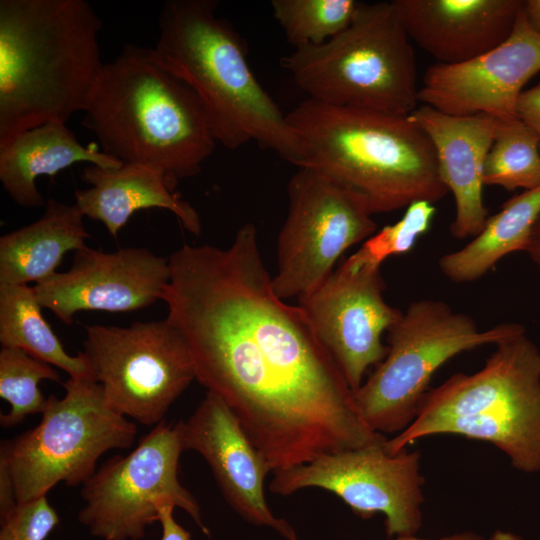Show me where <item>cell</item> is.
<instances>
[{"instance_id":"cell-1","label":"cell","mask_w":540,"mask_h":540,"mask_svg":"<svg viewBox=\"0 0 540 540\" xmlns=\"http://www.w3.org/2000/svg\"><path fill=\"white\" fill-rule=\"evenodd\" d=\"M160 300L195 378L232 410L273 472L360 445L353 390L304 311L279 298L254 224L227 248L184 244Z\"/></svg>"},{"instance_id":"cell-2","label":"cell","mask_w":540,"mask_h":540,"mask_svg":"<svg viewBox=\"0 0 540 540\" xmlns=\"http://www.w3.org/2000/svg\"><path fill=\"white\" fill-rule=\"evenodd\" d=\"M85 0H0V145L84 111L105 63Z\"/></svg>"},{"instance_id":"cell-3","label":"cell","mask_w":540,"mask_h":540,"mask_svg":"<svg viewBox=\"0 0 540 540\" xmlns=\"http://www.w3.org/2000/svg\"><path fill=\"white\" fill-rule=\"evenodd\" d=\"M216 0H167L151 59L202 102L216 142L237 149L251 141L298 167L299 138L286 114L253 74L244 39L216 14Z\"/></svg>"},{"instance_id":"cell-4","label":"cell","mask_w":540,"mask_h":540,"mask_svg":"<svg viewBox=\"0 0 540 540\" xmlns=\"http://www.w3.org/2000/svg\"><path fill=\"white\" fill-rule=\"evenodd\" d=\"M83 112L81 124L104 154L157 171L172 191L197 175L215 149L195 92L134 44L104 64Z\"/></svg>"},{"instance_id":"cell-5","label":"cell","mask_w":540,"mask_h":540,"mask_svg":"<svg viewBox=\"0 0 540 540\" xmlns=\"http://www.w3.org/2000/svg\"><path fill=\"white\" fill-rule=\"evenodd\" d=\"M286 119L300 141L298 167L326 174L371 215L417 201L434 204L449 193L431 140L408 117L307 98Z\"/></svg>"},{"instance_id":"cell-6","label":"cell","mask_w":540,"mask_h":540,"mask_svg":"<svg viewBox=\"0 0 540 540\" xmlns=\"http://www.w3.org/2000/svg\"><path fill=\"white\" fill-rule=\"evenodd\" d=\"M454 434L491 443L524 473L540 472V351L525 332L496 344L483 367L429 390L414 421L385 446Z\"/></svg>"},{"instance_id":"cell-7","label":"cell","mask_w":540,"mask_h":540,"mask_svg":"<svg viewBox=\"0 0 540 540\" xmlns=\"http://www.w3.org/2000/svg\"><path fill=\"white\" fill-rule=\"evenodd\" d=\"M280 64L309 99L323 104L400 117L417 108L416 57L394 0L359 2L345 30L294 49Z\"/></svg>"},{"instance_id":"cell-8","label":"cell","mask_w":540,"mask_h":540,"mask_svg":"<svg viewBox=\"0 0 540 540\" xmlns=\"http://www.w3.org/2000/svg\"><path fill=\"white\" fill-rule=\"evenodd\" d=\"M525 332L517 323L479 330L474 320L439 300L413 301L388 329V352L353 390L364 422L380 434H399L416 418L432 376L461 352Z\"/></svg>"},{"instance_id":"cell-9","label":"cell","mask_w":540,"mask_h":540,"mask_svg":"<svg viewBox=\"0 0 540 540\" xmlns=\"http://www.w3.org/2000/svg\"><path fill=\"white\" fill-rule=\"evenodd\" d=\"M62 385L65 395L47 398L37 426L1 443L0 469L17 503L46 496L59 482L83 484L101 455L134 443L135 423L108 405L98 382L69 378Z\"/></svg>"},{"instance_id":"cell-10","label":"cell","mask_w":540,"mask_h":540,"mask_svg":"<svg viewBox=\"0 0 540 540\" xmlns=\"http://www.w3.org/2000/svg\"><path fill=\"white\" fill-rule=\"evenodd\" d=\"M183 421H162L127 455L108 459L82 484L78 521L102 540H140L159 520L160 508L183 509L210 536L201 508L179 481Z\"/></svg>"},{"instance_id":"cell-11","label":"cell","mask_w":540,"mask_h":540,"mask_svg":"<svg viewBox=\"0 0 540 540\" xmlns=\"http://www.w3.org/2000/svg\"><path fill=\"white\" fill-rule=\"evenodd\" d=\"M84 353L108 405L151 426L164 421L195 378L189 349L168 321L86 325Z\"/></svg>"},{"instance_id":"cell-12","label":"cell","mask_w":540,"mask_h":540,"mask_svg":"<svg viewBox=\"0 0 540 540\" xmlns=\"http://www.w3.org/2000/svg\"><path fill=\"white\" fill-rule=\"evenodd\" d=\"M288 214L277 239L275 294L285 300L316 289L351 246L377 232L364 203L310 167H298L287 185Z\"/></svg>"},{"instance_id":"cell-13","label":"cell","mask_w":540,"mask_h":540,"mask_svg":"<svg viewBox=\"0 0 540 540\" xmlns=\"http://www.w3.org/2000/svg\"><path fill=\"white\" fill-rule=\"evenodd\" d=\"M386 440L274 472L269 489L282 496L324 489L363 519L383 514L389 537L415 535L422 526L424 502L420 453L404 449L390 454Z\"/></svg>"},{"instance_id":"cell-14","label":"cell","mask_w":540,"mask_h":540,"mask_svg":"<svg viewBox=\"0 0 540 540\" xmlns=\"http://www.w3.org/2000/svg\"><path fill=\"white\" fill-rule=\"evenodd\" d=\"M380 268L348 257L313 291L298 298L317 337L352 390L361 386L372 365L386 356L381 336L402 311L383 297Z\"/></svg>"},{"instance_id":"cell-15","label":"cell","mask_w":540,"mask_h":540,"mask_svg":"<svg viewBox=\"0 0 540 540\" xmlns=\"http://www.w3.org/2000/svg\"><path fill=\"white\" fill-rule=\"evenodd\" d=\"M539 71L540 34L522 7L511 34L499 46L463 63L429 66L418 100L449 115L513 120L519 118L524 86Z\"/></svg>"},{"instance_id":"cell-16","label":"cell","mask_w":540,"mask_h":540,"mask_svg":"<svg viewBox=\"0 0 540 540\" xmlns=\"http://www.w3.org/2000/svg\"><path fill=\"white\" fill-rule=\"evenodd\" d=\"M170 279L169 259L144 247L74 252L66 272L34 285L43 308L70 325L80 311L131 312L160 300Z\"/></svg>"},{"instance_id":"cell-17","label":"cell","mask_w":540,"mask_h":540,"mask_svg":"<svg viewBox=\"0 0 540 540\" xmlns=\"http://www.w3.org/2000/svg\"><path fill=\"white\" fill-rule=\"evenodd\" d=\"M184 450L197 452L208 464L227 504L244 521L265 526L288 540L296 534L276 517L265 499L270 465L245 433L228 405L216 394L205 397L183 421Z\"/></svg>"},{"instance_id":"cell-18","label":"cell","mask_w":540,"mask_h":540,"mask_svg":"<svg viewBox=\"0 0 540 540\" xmlns=\"http://www.w3.org/2000/svg\"><path fill=\"white\" fill-rule=\"evenodd\" d=\"M408 118L431 140L441 179L453 194V237H475L488 218L483 202L484 166L498 120L485 114L449 115L424 104Z\"/></svg>"},{"instance_id":"cell-19","label":"cell","mask_w":540,"mask_h":540,"mask_svg":"<svg viewBox=\"0 0 540 540\" xmlns=\"http://www.w3.org/2000/svg\"><path fill=\"white\" fill-rule=\"evenodd\" d=\"M406 31L441 64H459L503 43L522 0H394Z\"/></svg>"},{"instance_id":"cell-20","label":"cell","mask_w":540,"mask_h":540,"mask_svg":"<svg viewBox=\"0 0 540 540\" xmlns=\"http://www.w3.org/2000/svg\"><path fill=\"white\" fill-rule=\"evenodd\" d=\"M81 179L89 186L75 190L74 204L84 216L103 223L115 239L133 214L149 208L168 210L188 232L196 236L201 233L197 210L151 168L133 164L112 168L87 165Z\"/></svg>"},{"instance_id":"cell-21","label":"cell","mask_w":540,"mask_h":540,"mask_svg":"<svg viewBox=\"0 0 540 540\" xmlns=\"http://www.w3.org/2000/svg\"><path fill=\"white\" fill-rule=\"evenodd\" d=\"M79 162L104 168L122 165L95 147L83 146L66 122L50 121L0 145V181L17 205L42 207L46 202L37 188V179L43 175L54 177Z\"/></svg>"},{"instance_id":"cell-22","label":"cell","mask_w":540,"mask_h":540,"mask_svg":"<svg viewBox=\"0 0 540 540\" xmlns=\"http://www.w3.org/2000/svg\"><path fill=\"white\" fill-rule=\"evenodd\" d=\"M89 238L79 208L49 198L40 218L0 237V286L49 279L64 255L87 247Z\"/></svg>"},{"instance_id":"cell-23","label":"cell","mask_w":540,"mask_h":540,"mask_svg":"<svg viewBox=\"0 0 540 540\" xmlns=\"http://www.w3.org/2000/svg\"><path fill=\"white\" fill-rule=\"evenodd\" d=\"M539 215L540 187L524 190L488 217L481 232L466 246L442 256L440 270L458 283L481 278L506 255L525 251Z\"/></svg>"},{"instance_id":"cell-24","label":"cell","mask_w":540,"mask_h":540,"mask_svg":"<svg viewBox=\"0 0 540 540\" xmlns=\"http://www.w3.org/2000/svg\"><path fill=\"white\" fill-rule=\"evenodd\" d=\"M34 287L28 284L0 286V343L58 367L69 378L96 381L84 352L69 355L42 314ZM97 382V381H96Z\"/></svg>"},{"instance_id":"cell-25","label":"cell","mask_w":540,"mask_h":540,"mask_svg":"<svg viewBox=\"0 0 540 540\" xmlns=\"http://www.w3.org/2000/svg\"><path fill=\"white\" fill-rule=\"evenodd\" d=\"M484 185L511 191L540 187V139L520 118L498 120L484 166Z\"/></svg>"},{"instance_id":"cell-26","label":"cell","mask_w":540,"mask_h":540,"mask_svg":"<svg viewBox=\"0 0 540 540\" xmlns=\"http://www.w3.org/2000/svg\"><path fill=\"white\" fill-rule=\"evenodd\" d=\"M359 1L272 0L273 16L294 49L321 45L352 22Z\"/></svg>"},{"instance_id":"cell-27","label":"cell","mask_w":540,"mask_h":540,"mask_svg":"<svg viewBox=\"0 0 540 540\" xmlns=\"http://www.w3.org/2000/svg\"><path fill=\"white\" fill-rule=\"evenodd\" d=\"M42 380L62 384L61 376L50 364L18 348H1L0 397L10 404V411L0 416L2 427H13L26 416L44 411L47 399L38 386Z\"/></svg>"},{"instance_id":"cell-28","label":"cell","mask_w":540,"mask_h":540,"mask_svg":"<svg viewBox=\"0 0 540 540\" xmlns=\"http://www.w3.org/2000/svg\"><path fill=\"white\" fill-rule=\"evenodd\" d=\"M435 212L433 203L428 201L410 204L397 222L377 230L350 258L358 264L380 268L387 258L408 253L428 231Z\"/></svg>"},{"instance_id":"cell-29","label":"cell","mask_w":540,"mask_h":540,"mask_svg":"<svg viewBox=\"0 0 540 540\" xmlns=\"http://www.w3.org/2000/svg\"><path fill=\"white\" fill-rule=\"evenodd\" d=\"M0 518V540H45L60 522L46 496L17 503Z\"/></svg>"},{"instance_id":"cell-30","label":"cell","mask_w":540,"mask_h":540,"mask_svg":"<svg viewBox=\"0 0 540 540\" xmlns=\"http://www.w3.org/2000/svg\"><path fill=\"white\" fill-rule=\"evenodd\" d=\"M517 112L518 117L530 126L540 139V81L522 92Z\"/></svg>"},{"instance_id":"cell-31","label":"cell","mask_w":540,"mask_h":540,"mask_svg":"<svg viewBox=\"0 0 540 540\" xmlns=\"http://www.w3.org/2000/svg\"><path fill=\"white\" fill-rule=\"evenodd\" d=\"M173 510L174 506L171 505L160 508L158 522L162 527L161 540H190V533L176 522Z\"/></svg>"},{"instance_id":"cell-32","label":"cell","mask_w":540,"mask_h":540,"mask_svg":"<svg viewBox=\"0 0 540 540\" xmlns=\"http://www.w3.org/2000/svg\"><path fill=\"white\" fill-rule=\"evenodd\" d=\"M525 252L540 269V215L535 222Z\"/></svg>"},{"instance_id":"cell-33","label":"cell","mask_w":540,"mask_h":540,"mask_svg":"<svg viewBox=\"0 0 540 540\" xmlns=\"http://www.w3.org/2000/svg\"><path fill=\"white\" fill-rule=\"evenodd\" d=\"M288 540H300V539L298 538L297 534H294ZM389 540H486V539H484L483 537L475 533L465 532V533L453 534L450 536H444L438 539H424V538L416 537L415 535H408V536H398L395 538H391Z\"/></svg>"},{"instance_id":"cell-34","label":"cell","mask_w":540,"mask_h":540,"mask_svg":"<svg viewBox=\"0 0 540 540\" xmlns=\"http://www.w3.org/2000/svg\"><path fill=\"white\" fill-rule=\"evenodd\" d=\"M523 9L531 26L540 34V0H525Z\"/></svg>"},{"instance_id":"cell-35","label":"cell","mask_w":540,"mask_h":540,"mask_svg":"<svg viewBox=\"0 0 540 540\" xmlns=\"http://www.w3.org/2000/svg\"><path fill=\"white\" fill-rule=\"evenodd\" d=\"M486 540H522V538L514 533L498 530Z\"/></svg>"}]
</instances>
